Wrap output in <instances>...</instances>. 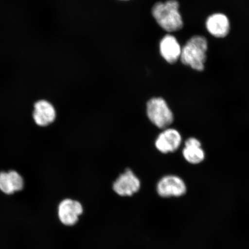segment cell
Masks as SVG:
<instances>
[{"instance_id":"obj_11","label":"cell","mask_w":249,"mask_h":249,"mask_svg":"<svg viewBox=\"0 0 249 249\" xmlns=\"http://www.w3.org/2000/svg\"><path fill=\"white\" fill-rule=\"evenodd\" d=\"M23 187V179L17 171L0 173V190L5 194H14L16 192L21 191Z\"/></svg>"},{"instance_id":"obj_4","label":"cell","mask_w":249,"mask_h":249,"mask_svg":"<svg viewBox=\"0 0 249 249\" xmlns=\"http://www.w3.org/2000/svg\"><path fill=\"white\" fill-rule=\"evenodd\" d=\"M185 183L180 177L167 176L163 177L157 185V192L162 197H180L186 192Z\"/></svg>"},{"instance_id":"obj_6","label":"cell","mask_w":249,"mask_h":249,"mask_svg":"<svg viewBox=\"0 0 249 249\" xmlns=\"http://www.w3.org/2000/svg\"><path fill=\"white\" fill-rule=\"evenodd\" d=\"M141 186L139 179L131 170L121 174L113 183V190L121 196H131L139 191Z\"/></svg>"},{"instance_id":"obj_10","label":"cell","mask_w":249,"mask_h":249,"mask_svg":"<svg viewBox=\"0 0 249 249\" xmlns=\"http://www.w3.org/2000/svg\"><path fill=\"white\" fill-rule=\"evenodd\" d=\"M160 52L165 60L170 64H174L180 58L182 48L176 37L169 34L161 39Z\"/></svg>"},{"instance_id":"obj_12","label":"cell","mask_w":249,"mask_h":249,"mask_svg":"<svg viewBox=\"0 0 249 249\" xmlns=\"http://www.w3.org/2000/svg\"><path fill=\"white\" fill-rule=\"evenodd\" d=\"M182 154L187 161L194 164L200 163L205 159V152L200 142L194 138L186 140Z\"/></svg>"},{"instance_id":"obj_8","label":"cell","mask_w":249,"mask_h":249,"mask_svg":"<svg viewBox=\"0 0 249 249\" xmlns=\"http://www.w3.org/2000/svg\"><path fill=\"white\" fill-rule=\"evenodd\" d=\"M205 27L211 36L215 38H225L230 32V20L225 14H213L207 18Z\"/></svg>"},{"instance_id":"obj_1","label":"cell","mask_w":249,"mask_h":249,"mask_svg":"<svg viewBox=\"0 0 249 249\" xmlns=\"http://www.w3.org/2000/svg\"><path fill=\"white\" fill-rule=\"evenodd\" d=\"M179 7V3L177 0L158 2L152 8V15L158 24L167 32L179 31L183 25Z\"/></svg>"},{"instance_id":"obj_7","label":"cell","mask_w":249,"mask_h":249,"mask_svg":"<svg viewBox=\"0 0 249 249\" xmlns=\"http://www.w3.org/2000/svg\"><path fill=\"white\" fill-rule=\"evenodd\" d=\"M182 142L180 134L175 129L166 128L160 134L155 141V147L163 154L175 152Z\"/></svg>"},{"instance_id":"obj_2","label":"cell","mask_w":249,"mask_h":249,"mask_svg":"<svg viewBox=\"0 0 249 249\" xmlns=\"http://www.w3.org/2000/svg\"><path fill=\"white\" fill-rule=\"evenodd\" d=\"M208 46L207 40L204 36L192 37L182 48L180 61L193 70L199 71H204Z\"/></svg>"},{"instance_id":"obj_3","label":"cell","mask_w":249,"mask_h":249,"mask_svg":"<svg viewBox=\"0 0 249 249\" xmlns=\"http://www.w3.org/2000/svg\"><path fill=\"white\" fill-rule=\"evenodd\" d=\"M149 120L160 129H166L174 121V115L166 101L161 98H154L147 105Z\"/></svg>"},{"instance_id":"obj_9","label":"cell","mask_w":249,"mask_h":249,"mask_svg":"<svg viewBox=\"0 0 249 249\" xmlns=\"http://www.w3.org/2000/svg\"><path fill=\"white\" fill-rule=\"evenodd\" d=\"M33 118L40 126H46L53 123L56 118L55 108L51 103L40 100L34 104Z\"/></svg>"},{"instance_id":"obj_5","label":"cell","mask_w":249,"mask_h":249,"mask_svg":"<svg viewBox=\"0 0 249 249\" xmlns=\"http://www.w3.org/2000/svg\"><path fill=\"white\" fill-rule=\"evenodd\" d=\"M83 213L82 204L79 201L70 198L62 201L58 208L59 219L64 225L67 226L75 225Z\"/></svg>"}]
</instances>
